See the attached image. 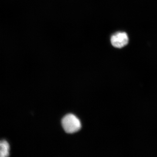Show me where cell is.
<instances>
[{
	"mask_svg": "<svg viewBox=\"0 0 157 157\" xmlns=\"http://www.w3.org/2000/svg\"><path fill=\"white\" fill-rule=\"evenodd\" d=\"M62 124L65 132L69 134L78 132L81 128L80 120L72 114L65 116L62 119Z\"/></svg>",
	"mask_w": 157,
	"mask_h": 157,
	"instance_id": "6da1fadb",
	"label": "cell"
},
{
	"mask_svg": "<svg viewBox=\"0 0 157 157\" xmlns=\"http://www.w3.org/2000/svg\"><path fill=\"white\" fill-rule=\"evenodd\" d=\"M113 46L117 48H122L128 43L129 37L125 32H118L113 35L110 39Z\"/></svg>",
	"mask_w": 157,
	"mask_h": 157,
	"instance_id": "7a4b0ae2",
	"label": "cell"
},
{
	"mask_svg": "<svg viewBox=\"0 0 157 157\" xmlns=\"http://www.w3.org/2000/svg\"><path fill=\"white\" fill-rule=\"evenodd\" d=\"M11 147L8 140H0V157H9L10 155Z\"/></svg>",
	"mask_w": 157,
	"mask_h": 157,
	"instance_id": "3957f363",
	"label": "cell"
}]
</instances>
